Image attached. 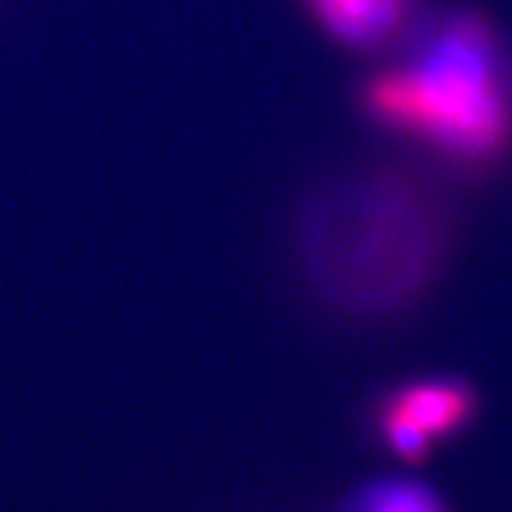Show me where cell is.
<instances>
[{
  "label": "cell",
  "mask_w": 512,
  "mask_h": 512,
  "mask_svg": "<svg viewBox=\"0 0 512 512\" xmlns=\"http://www.w3.org/2000/svg\"><path fill=\"white\" fill-rule=\"evenodd\" d=\"M455 217L442 189L398 162L322 181L293 220L301 285L348 322H390L424 301L445 275Z\"/></svg>",
  "instance_id": "obj_1"
},
{
  "label": "cell",
  "mask_w": 512,
  "mask_h": 512,
  "mask_svg": "<svg viewBox=\"0 0 512 512\" xmlns=\"http://www.w3.org/2000/svg\"><path fill=\"white\" fill-rule=\"evenodd\" d=\"M345 512H447L445 502L424 481L390 476L361 486Z\"/></svg>",
  "instance_id": "obj_5"
},
{
  "label": "cell",
  "mask_w": 512,
  "mask_h": 512,
  "mask_svg": "<svg viewBox=\"0 0 512 512\" xmlns=\"http://www.w3.org/2000/svg\"><path fill=\"white\" fill-rule=\"evenodd\" d=\"M356 100L366 121L452 168L489 173L512 160V48L481 11L418 24Z\"/></svg>",
  "instance_id": "obj_2"
},
{
  "label": "cell",
  "mask_w": 512,
  "mask_h": 512,
  "mask_svg": "<svg viewBox=\"0 0 512 512\" xmlns=\"http://www.w3.org/2000/svg\"><path fill=\"white\" fill-rule=\"evenodd\" d=\"M481 398L468 379L421 374L400 379L371 405V426L387 452L421 463L434 447L463 434L476 421Z\"/></svg>",
  "instance_id": "obj_3"
},
{
  "label": "cell",
  "mask_w": 512,
  "mask_h": 512,
  "mask_svg": "<svg viewBox=\"0 0 512 512\" xmlns=\"http://www.w3.org/2000/svg\"><path fill=\"white\" fill-rule=\"evenodd\" d=\"M324 40L356 55H390L418 27V0H298Z\"/></svg>",
  "instance_id": "obj_4"
}]
</instances>
